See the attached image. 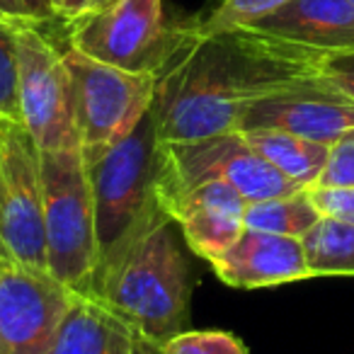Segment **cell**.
<instances>
[{"label": "cell", "mask_w": 354, "mask_h": 354, "mask_svg": "<svg viewBox=\"0 0 354 354\" xmlns=\"http://www.w3.org/2000/svg\"><path fill=\"white\" fill-rule=\"evenodd\" d=\"M143 339L102 301L75 294L51 354H141Z\"/></svg>", "instance_id": "cell-15"}, {"label": "cell", "mask_w": 354, "mask_h": 354, "mask_svg": "<svg viewBox=\"0 0 354 354\" xmlns=\"http://www.w3.org/2000/svg\"><path fill=\"white\" fill-rule=\"evenodd\" d=\"M313 187H354V138L330 146L328 162Z\"/></svg>", "instance_id": "cell-22"}, {"label": "cell", "mask_w": 354, "mask_h": 354, "mask_svg": "<svg viewBox=\"0 0 354 354\" xmlns=\"http://www.w3.org/2000/svg\"><path fill=\"white\" fill-rule=\"evenodd\" d=\"M241 133L260 153V158H265L272 167H277L281 175L294 180L304 189L313 187L315 180L323 172L325 162H328L330 146L294 136L289 131H279V129H252V131H241Z\"/></svg>", "instance_id": "cell-16"}, {"label": "cell", "mask_w": 354, "mask_h": 354, "mask_svg": "<svg viewBox=\"0 0 354 354\" xmlns=\"http://www.w3.org/2000/svg\"><path fill=\"white\" fill-rule=\"evenodd\" d=\"M223 284L233 289H265L289 281L310 279L301 238L274 236L245 228L243 236L212 260Z\"/></svg>", "instance_id": "cell-13"}, {"label": "cell", "mask_w": 354, "mask_h": 354, "mask_svg": "<svg viewBox=\"0 0 354 354\" xmlns=\"http://www.w3.org/2000/svg\"><path fill=\"white\" fill-rule=\"evenodd\" d=\"M0 354H6V347H3V337H0Z\"/></svg>", "instance_id": "cell-29"}, {"label": "cell", "mask_w": 354, "mask_h": 354, "mask_svg": "<svg viewBox=\"0 0 354 354\" xmlns=\"http://www.w3.org/2000/svg\"><path fill=\"white\" fill-rule=\"evenodd\" d=\"M301 243L310 277H354V223L320 216Z\"/></svg>", "instance_id": "cell-17"}, {"label": "cell", "mask_w": 354, "mask_h": 354, "mask_svg": "<svg viewBox=\"0 0 354 354\" xmlns=\"http://www.w3.org/2000/svg\"><path fill=\"white\" fill-rule=\"evenodd\" d=\"M12 122H6V119H0V151H3V143H6V133H8V127Z\"/></svg>", "instance_id": "cell-27"}, {"label": "cell", "mask_w": 354, "mask_h": 354, "mask_svg": "<svg viewBox=\"0 0 354 354\" xmlns=\"http://www.w3.org/2000/svg\"><path fill=\"white\" fill-rule=\"evenodd\" d=\"M352 3H354V0H352Z\"/></svg>", "instance_id": "cell-31"}, {"label": "cell", "mask_w": 354, "mask_h": 354, "mask_svg": "<svg viewBox=\"0 0 354 354\" xmlns=\"http://www.w3.org/2000/svg\"><path fill=\"white\" fill-rule=\"evenodd\" d=\"M0 255L46 270L41 153L22 122L8 127L0 151Z\"/></svg>", "instance_id": "cell-8"}, {"label": "cell", "mask_w": 354, "mask_h": 354, "mask_svg": "<svg viewBox=\"0 0 354 354\" xmlns=\"http://www.w3.org/2000/svg\"><path fill=\"white\" fill-rule=\"evenodd\" d=\"M306 192L320 216L354 223V187H308Z\"/></svg>", "instance_id": "cell-23"}, {"label": "cell", "mask_w": 354, "mask_h": 354, "mask_svg": "<svg viewBox=\"0 0 354 354\" xmlns=\"http://www.w3.org/2000/svg\"><path fill=\"white\" fill-rule=\"evenodd\" d=\"M180 37V27H167L162 0H109L71 22V49L129 73L158 75Z\"/></svg>", "instance_id": "cell-7"}, {"label": "cell", "mask_w": 354, "mask_h": 354, "mask_svg": "<svg viewBox=\"0 0 354 354\" xmlns=\"http://www.w3.org/2000/svg\"><path fill=\"white\" fill-rule=\"evenodd\" d=\"M160 354H250L248 347L226 330H185L158 347Z\"/></svg>", "instance_id": "cell-21"}, {"label": "cell", "mask_w": 354, "mask_h": 354, "mask_svg": "<svg viewBox=\"0 0 354 354\" xmlns=\"http://www.w3.org/2000/svg\"><path fill=\"white\" fill-rule=\"evenodd\" d=\"M95 199L97 270L95 296L129 252L162 221H170L158 202L160 138L153 107L138 127L95 158H85Z\"/></svg>", "instance_id": "cell-2"}, {"label": "cell", "mask_w": 354, "mask_h": 354, "mask_svg": "<svg viewBox=\"0 0 354 354\" xmlns=\"http://www.w3.org/2000/svg\"><path fill=\"white\" fill-rule=\"evenodd\" d=\"M320 221V212L315 209L308 192H296L289 197L252 202L245 207L243 226L250 231L274 233V236L304 238Z\"/></svg>", "instance_id": "cell-18"}, {"label": "cell", "mask_w": 354, "mask_h": 354, "mask_svg": "<svg viewBox=\"0 0 354 354\" xmlns=\"http://www.w3.org/2000/svg\"><path fill=\"white\" fill-rule=\"evenodd\" d=\"M162 212L180 226L194 255L212 262L243 236L248 202L226 183H204L162 199Z\"/></svg>", "instance_id": "cell-12"}, {"label": "cell", "mask_w": 354, "mask_h": 354, "mask_svg": "<svg viewBox=\"0 0 354 354\" xmlns=\"http://www.w3.org/2000/svg\"><path fill=\"white\" fill-rule=\"evenodd\" d=\"M248 30L315 51V54L354 51V3L352 0H289L274 12L248 25Z\"/></svg>", "instance_id": "cell-14"}, {"label": "cell", "mask_w": 354, "mask_h": 354, "mask_svg": "<svg viewBox=\"0 0 354 354\" xmlns=\"http://www.w3.org/2000/svg\"><path fill=\"white\" fill-rule=\"evenodd\" d=\"M204 183H226L248 204L304 192L245 141L241 131L189 143H160L158 202Z\"/></svg>", "instance_id": "cell-5"}, {"label": "cell", "mask_w": 354, "mask_h": 354, "mask_svg": "<svg viewBox=\"0 0 354 354\" xmlns=\"http://www.w3.org/2000/svg\"><path fill=\"white\" fill-rule=\"evenodd\" d=\"M97 8V0H51V10H54L56 17L71 22L80 20L88 12H93Z\"/></svg>", "instance_id": "cell-26"}, {"label": "cell", "mask_w": 354, "mask_h": 354, "mask_svg": "<svg viewBox=\"0 0 354 354\" xmlns=\"http://www.w3.org/2000/svg\"><path fill=\"white\" fill-rule=\"evenodd\" d=\"M289 0H223L209 15L187 22V27L197 35H214V32L236 30L257 22L260 17L274 12Z\"/></svg>", "instance_id": "cell-20"}, {"label": "cell", "mask_w": 354, "mask_h": 354, "mask_svg": "<svg viewBox=\"0 0 354 354\" xmlns=\"http://www.w3.org/2000/svg\"><path fill=\"white\" fill-rule=\"evenodd\" d=\"M64 61L71 75L75 133L85 158H95L127 138L151 112L158 78L104 66L71 46Z\"/></svg>", "instance_id": "cell-6"}, {"label": "cell", "mask_w": 354, "mask_h": 354, "mask_svg": "<svg viewBox=\"0 0 354 354\" xmlns=\"http://www.w3.org/2000/svg\"><path fill=\"white\" fill-rule=\"evenodd\" d=\"M41 185L46 270L78 296H95L97 231L83 148L41 153Z\"/></svg>", "instance_id": "cell-4"}, {"label": "cell", "mask_w": 354, "mask_h": 354, "mask_svg": "<svg viewBox=\"0 0 354 354\" xmlns=\"http://www.w3.org/2000/svg\"><path fill=\"white\" fill-rule=\"evenodd\" d=\"M107 3H109V0H97V8L100 6H107Z\"/></svg>", "instance_id": "cell-30"}, {"label": "cell", "mask_w": 354, "mask_h": 354, "mask_svg": "<svg viewBox=\"0 0 354 354\" xmlns=\"http://www.w3.org/2000/svg\"><path fill=\"white\" fill-rule=\"evenodd\" d=\"M320 80L335 88L337 93L354 100V51H339V54L320 56Z\"/></svg>", "instance_id": "cell-24"}, {"label": "cell", "mask_w": 354, "mask_h": 354, "mask_svg": "<svg viewBox=\"0 0 354 354\" xmlns=\"http://www.w3.org/2000/svg\"><path fill=\"white\" fill-rule=\"evenodd\" d=\"M0 17L17 25H41L51 20V0H0Z\"/></svg>", "instance_id": "cell-25"}, {"label": "cell", "mask_w": 354, "mask_h": 354, "mask_svg": "<svg viewBox=\"0 0 354 354\" xmlns=\"http://www.w3.org/2000/svg\"><path fill=\"white\" fill-rule=\"evenodd\" d=\"M279 129L308 141L335 146L354 138V100L325 80L281 90L245 109L238 131Z\"/></svg>", "instance_id": "cell-11"}, {"label": "cell", "mask_w": 354, "mask_h": 354, "mask_svg": "<svg viewBox=\"0 0 354 354\" xmlns=\"http://www.w3.org/2000/svg\"><path fill=\"white\" fill-rule=\"evenodd\" d=\"M189 296L187 257L172 233V221H162L104 281L97 301L124 320L138 339L158 349L185 333Z\"/></svg>", "instance_id": "cell-3"}, {"label": "cell", "mask_w": 354, "mask_h": 354, "mask_svg": "<svg viewBox=\"0 0 354 354\" xmlns=\"http://www.w3.org/2000/svg\"><path fill=\"white\" fill-rule=\"evenodd\" d=\"M180 44L156 75L153 114L160 143L238 131L257 100L320 80L323 54L248 27L197 35L180 25Z\"/></svg>", "instance_id": "cell-1"}, {"label": "cell", "mask_w": 354, "mask_h": 354, "mask_svg": "<svg viewBox=\"0 0 354 354\" xmlns=\"http://www.w3.org/2000/svg\"><path fill=\"white\" fill-rule=\"evenodd\" d=\"M20 109L41 153L80 146L64 51L41 35L39 25H20Z\"/></svg>", "instance_id": "cell-9"}, {"label": "cell", "mask_w": 354, "mask_h": 354, "mask_svg": "<svg viewBox=\"0 0 354 354\" xmlns=\"http://www.w3.org/2000/svg\"><path fill=\"white\" fill-rule=\"evenodd\" d=\"M75 291L49 270L0 255V337L6 354H51Z\"/></svg>", "instance_id": "cell-10"}, {"label": "cell", "mask_w": 354, "mask_h": 354, "mask_svg": "<svg viewBox=\"0 0 354 354\" xmlns=\"http://www.w3.org/2000/svg\"><path fill=\"white\" fill-rule=\"evenodd\" d=\"M141 354H160V352H158L156 347H151V344H146V342H143V347H141Z\"/></svg>", "instance_id": "cell-28"}, {"label": "cell", "mask_w": 354, "mask_h": 354, "mask_svg": "<svg viewBox=\"0 0 354 354\" xmlns=\"http://www.w3.org/2000/svg\"><path fill=\"white\" fill-rule=\"evenodd\" d=\"M0 119L22 122L20 109V25L0 17Z\"/></svg>", "instance_id": "cell-19"}]
</instances>
